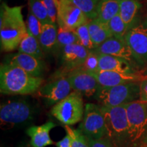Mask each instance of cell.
Here are the masks:
<instances>
[{
    "label": "cell",
    "instance_id": "obj_15",
    "mask_svg": "<svg viewBox=\"0 0 147 147\" xmlns=\"http://www.w3.org/2000/svg\"><path fill=\"white\" fill-rule=\"evenodd\" d=\"M4 63L17 66L36 77H42L46 68V65L42 59L19 52L7 57Z\"/></svg>",
    "mask_w": 147,
    "mask_h": 147
},
{
    "label": "cell",
    "instance_id": "obj_21",
    "mask_svg": "<svg viewBox=\"0 0 147 147\" xmlns=\"http://www.w3.org/2000/svg\"><path fill=\"white\" fill-rule=\"evenodd\" d=\"M57 26V24H43L41 34L39 37V42L45 53H50L55 51L58 33Z\"/></svg>",
    "mask_w": 147,
    "mask_h": 147
},
{
    "label": "cell",
    "instance_id": "obj_12",
    "mask_svg": "<svg viewBox=\"0 0 147 147\" xmlns=\"http://www.w3.org/2000/svg\"><path fill=\"white\" fill-rule=\"evenodd\" d=\"M65 74L74 91L83 96H95L100 85L91 73L78 67Z\"/></svg>",
    "mask_w": 147,
    "mask_h": 147
},
{
    "label": "cell",
    "instance_id": "obj_38",
    "mask_svg": "<svg viewBox=\"0 0 147 147\" xmlns=\"http://www.w3.org/2000/svg\"><path fill=\"white\" fill-rule=\"evenodd\" d=\"M145 146H145V147H147V138H146V142H145Z\"/></svg>",
    "mask_w": 147,
    "mask_h": 147
},
{
    "label": "cell",
    "instance_id": "obj_14",
    "mask_svg": "<svg viewBox=\"0 0 147 147\" xmlns=\"http://www.w3.org/2000/svg\"><path fill=\"white\" fill-rule=\"evenodd\" d=\"M60 52L62 63L61 71L67 73L81 67L90 51L77 43L66 46Z\"/></svg>",
    "mask_w": 147,
    "mask_h": 147
},
{
    "label": "cell",
    "instance_id": "obj_2",
    "mask_svg": "<svg viewBox=\"0 0 147 147\" xmlns=\"http://www.w3.org/2000/svg\"><path fill=\"white\" fill-rule=\"evenodd\" d=\"M44 82L42 77L32 76L16 65L3 63L0 67V91L2 94H34Z\"/></svg>",
    "mask_w": 147,
    "mask_h": 147
},
{
    "label": "cell",
    "instance_id": "obj_7",
    "mask_svg": "<svg viewBox=\"0 0 147 147\" xmlns=\"http://www.w3.org/2000/svg\"><path fill=\"white\" fill-rule=\"evenodd\" d=\"M83 95L73 91L65 98L53 106L51 115L64 125H74L82 121L84 106Z\"/></svg>",
    "mask_w": 147,
    "mask_h": 147
},
{
    "label": "cell",
    "instance_id": "obj_5",
    "mask_svg": "<svg viewBox=\"0 0 147 147\" xmlns=\"http://www.w3.org/2000/svg\"><path fill=\"white\" fill-rule=\"evenodd\" d=\"M138 82L120 84L111 87H99L95 99L104 106H119L140 100Z\"/></svg>",
    "mask_w": 147,
    "mask_h": 147
},
{
    "label": "cell",
    "instance_id": "obj_10",
    "mask_svg": "<svg viewBox=\"0 0 147 147\" xmlns=\"http://www.w3.org/2000/svg\"><path fill=\"white\" fill-rule=\"evenodd\" d=\"M79 129L87 138L100 139L106 135V130L101 106L89 103L84 106V117Z\"/></svg>",
    "mask_w": 147,
    "mask_h": 147
},
{
    "label": "cell",
    "instance_id": "obj_1",
    "mask_svg": "<svg viewBox=\"0 0 147 147\" xmlns=\"http://www.w3.org/2000/svg\"><path fill=\"white\" fill-rule=\"evenodd\" d=\"M22 9V5L9 6L5 2L1 5L0 42L1 49L5 52L18 49L27 32Z\"/></svg>",
    "mask_w": 147,
    "mask_h": 147
},
{
    "label": "cell",
    "instance_id": "obj_30",
    "mask_svg": "<svg viewBox=\"0 0 147 147\" xmlns=\"http://www.w3.org/2000/svg\"><path fill=\"white\" fill-rule=\"evenodd\" d=\"M26 26L27 32L30 33L34 37H36L37 39L39 40L43 23L36 16H34L30 11H29L28 15H27Z\"/></svg>",
    "mask_w": 147,
    "mask_h": 147
},
{
    "label": "cell",
    "instance_id": "obj_23",
    "mask_svg": "<svg viewBox=\"0 0 147 147\" xmlns=\"http://www.w3.org/2000/svg\"><path fill=\"white\" fill-rule=\"evenodd\" d=\"M119 10L120 3L119 0H100L96 7V18L108 23L119 14Z\"/></svg>",
    "mask_w": 147,
    "mask_h": 147
},
{
    "label": "cell",
    "instance_id": "obj_26",
    "mask_svg": "<svg viewBox=\"0 0 147 147\" xmlns=\"http://www.w3.org/2000/svg\"><path fill=\"white\" fill-rule=\"evenodd\" d=\"M113 36L121 40H125V36L128 28L119 14H117L108 23Z\"/></svg>",
    "mask_w": 147,
    "mask_h": 147
},
{
    "label": "cell",
    "instance_id": "obj_32",
    "mask_svg": "<svg viewBox=\"0 0 147 147\" xmlns=\"http://www.w3.org/2000/svg\"><path fill=\"white\" fill-rule=\"evenodd\" d=\"M43 1L45 3L46 8L47 9L51 23L57 24V11L59 0H43Z\"/></svg>",
    "mask_w": 147,
    "mask_h": 147
},
{
    "label": "cell",
    "instance_id": "obj_34",
    "mask_svg": "<svg viewBox=\"0 0 147 147\" xmlns=\"http://www.w3.org/2000/svg\"><path fill=\"white\" fill-rule=\"evenodd\" d=\"M140 102L147 103V78L143 79L140 82Z\"/></svg>",
    "mask_w": 147,
    "mask_h": 147
},
{
    "label": "cell",
    "instance_id": "obj_6",
    "mask_svg": "<svg viewBox=\"0 0 147 147\" xmlns=\"http://www.w3.org/2000/svg\"><path fill=\"white\" fill-rule=\"evenodd\" d=\"M131 146L145 144L147 138V103L140 101L125 105Z\"/></svg>",
    "mask_w": 147,
    "mask_h": 147
},
{
    "label": "cell",
    "instance_id": "obj_3",
    "mask_svg": "<svg viewBox=\"0 0 147 147\" xmlns=\"http://www.w3.org/2000/svg\"><path fill=\"white\" fill-rule=\"evenodd\" d=\"M106 130V136L114 147L129 146L128 121L125 105L119 106H101Z\"/></svg>",
    "mask_w": 147,
    "mask_h": 147
},
{
    "label": "cell",
    "instance_id": "obj_18",
    "mask_svg": "<svg viewBox=\"0 0 147 147\" xmlns=\"http://www.w3.org/2000/svg\"><path fill=\"white\" fill-rule=\"evenodd\" d=\"M99 55V70L114 71L122 73H138L135 66L125 59L107 55Z\"/></svg>",
    "mask_w": 147,
    "mask_h": 147
},
{
    "label": "cell",
    "instance_id": "obj_28",
    "mask_svg": "<svg viewBox=\"0 0 147 147\" xmlns=\"http://www.w3.org/2000/svg\"><path fill=\"white\" fill-rule=\"evenodd\" d=\"M81 10L89 20L97 17L96 7L100 0H69Z\"/></svg>",
    "mask_w": 147,
    "mask_h": 147
},
{
    "label": "cell",
    "instance_id": "obj_4",
    "mask_svg": "<svg viewBox=\"0 0 147 147\" xmlns=\"http://www.w3.org/2000/svg\"><path fill=\"white\" fill-rule=\"evenodd\" d=\"M35 111L30 103L23 99L9 100L0 106V123L2 129H10L28 123Z\"/></svg>",
    "mask_w": 147,
    "mask_h": 147
},
{
    "label": "cell",
    "instance_id": "obj_39",
    "mask_svg": "<svg viewBox=\"0 0 147 147\" xmlns=\"http://www.w3.org/2000/svg\"><path fill=\"white\" fill-rule=\"evenodd\" d=\"M119 1H121V0H119ZM138 1H139V0H138Z\"/></svg>",
    "mask_w": 147,
    "mask_h": 147
},
{
    "label": "cell",
    "instance_id": "obj_22",
    "mask_svg": "<svg viewBox=\"0 0 147 147\" xmlns=\"http://www.w3.org/2000/svg\"><path fill=\"white\" fill-rule=\"evenodd\" d=\"M18 51L19 53L29 55L40 59H42L45 55L40 45L39 40L28 32H27L18 46Z\"/></svg>",
    "mask_w": 147,
    "mask_h": 147
},
{
    "label": "cell",
    "instance_id": "obj_31",
    "mask_svg": "<svg viewBox=\"0 0 147 147\" xmlns=\"http://www.w3.org/2000/svg\"><path fill=\"white\" fill-rule=\"evenodd\" d=\"M99 55L94 51H90L87 59L81 66V68L89 72H94L98 71Z\"/></svg>",
    "mask_w": 147,
    "mask_h": 147
},
{
    "label": "cell",
    "instance_id": "obj_11",
    "mask_svg": "<svg viewBox=\"0 0 147 147\" xmlns=\"http://www.w3.org/2000/svg\"><path fill=\"white\" fill-rule=\"evenodd\" d=\"M89 21L87 15L69 0H59L57 17L58 27L76 29Z\"/></svg>",
    "mask_w": 147,
    "mask_h": 147
},
{
    "label": "cell",
    "instance_id": "obj_29",
    "mask_svg": "<svg viewBox=\"0 0 147 147\" xmlns=\"http://www.w3.org/2000/svg\"><path fill=\"white\" fill-rule=\"evenodd\" d=\"M76 33L78 36V44L87 49L89 51H94L97 49V47L91 40L87 23L76 29Z\"/></svg>",
    "mask_w": 147,
    "mask_h": 147
},
{
    "label": "cell",
    "instance_id": "obj_24",
    "mask_svg": "<svg viewBox=\"0 0 147 147\" xmlns=\"http://www.w3.org/2000/svg\"><path fill=\"white\" fill-rule=\"evenodd\" d=\"M78 44L76 29H70L58 27L57 40L55 51H60L63 48L73 44Z\"/></svg>",
    "mask_w": 147,
    "mask_h": 147
},
{
    "label": "cell",
    "instance_id": "obj_37",
    "mask_svg": "<svg viewBox=\"0 0 147 147\" xmlns=\"http://www.w3.org/2000/svg\"><path fill=\"white\" fill-rule=\"evenodd\" d=\"M23 147H32V146H29V145H25V146H23Z\"/></svg>",
    "mask_w": 147,
    "mask_h": 147
},
{
    "label": "cell",
    "instance_id": "obj_16",
    "mask_svg": "<svg viewBox=\"0 0 147 147\" xmlns=\"http://www.w3.org/2000/svg\"><path fill=\"white\" fill-rule=\"evenodd\" d=\"M94 52L98 55H111L125 59L133 64L135 67H137L131 51L125 41L121 40L113 36L103 42L95 49Z\"/></svg>",
    "mask_w": 147,
    "mask_h": 147
},
{
    "label": "cell",
    "instance_id": "obj_17",
    "mask_svg": "<svg viewBox=\"0 0 147 147\" xmlns=\"http://www.w3.org/2000/svg\"><path fill=\"white\" fill-rule=\"evenodd\" d=\"M56 126L57 125L52 121H49L41 125L29 127L26 133L30 137L32 147H46L54 144L50 137V131Z\"/></svg>",
    "mask_w": 147,
    "mask_h": 147
},
{
    "label": "cell",
    "instance_id": "obj_27",
    "mask_svg": "<svg viewBox=\"0 0 147 147\" xmlns=\"http://www.w3.org/2000/svg\"><path fill=\"white\" fill-rule=\"evenodd\" d=\"M64 127L70 139L71 147H89L87 138L80 129H75L69 125H64Z\"/></svg>",
    "mask_w": 147,
    "mask_h": 147
},
{
    "label": "cell",
    "instance_id": "obj_20",
    "mask_svg": "<svg viewBox=\"0 0 147 147\" xmlns=\"http://www.w3.org/2000/svg\"><path fill=\"white\" fill-rule=\"evenodd\" d=\"M87 25L92 41L97 48L113 36L108 23L102 22L97 18L90 20Z\"/></svg>",
    "mask_w": 147,
    "mask_h": 147
},
{
    "label": "cell",
    "instance_id": "obj_8",
    "mask_svg": "<svg viewBox=\"0 0 147 147\" xmlns=\"http://www.w3.org/2000/svg\"><path fill=\"white\" fill-rule=\"evenodd\" d=\"M71 90L66 74L60 70L47 82H44L36 93L43 99L47 106H53L70 94Z\"/></svg>",
    "mask_w": 147,
    "mask_h": 147
},
{
    "label": "cell",
    "instance_id": "obj_36",
    "mask_svg": "<svg viewBox=\"0 0 147 147\" xmlns=\"http://www.w3.org/2000/svg\"><path fill=\"white\" fill-rule=\"evenodd\" d=\"M140 73L142 74V75L143 76H144L145 78H147V67L142 69V71H140Z\"/></svg>",
    "mask_w": 147,
    "mask_h": 147
},
{
    "label": "cell",
    "instance_id": "obj_33",
    "mask_svg": "<svg viewBox=\"0 0 147 147\" xmlns=\"http://www.w3.org/2000/svg\"><path fill=\"white\" fill-rule=\"evenodd\" d=\"M89 147H114L113 143L108 137L100 139H92L87 138Z\"/></svg>",
    "mask_w": 147,
    "mask_h": 147
},
{
    "label": "cell",
    "instance_id": "obj_13",
    "mask_svg": "<svg viewBox=\"0 0 147 147\" xmlns=\"http://www.w3.org/2000/svg\"><path fill=\"white\" fill-rule=\"evenodd\" d=\"M90 73L96 78L100 87H111L129 82H140L143 79L146 78L140 72L128 74L114 71L99 70Z\"/></svg>",
    "mask_w": 147,
    "mask_h": 147
},
{
    "label": "cell",
    "instance_id": "obj_25",
    "mask_svg": "<svg viewBox=\"0 0 147 147\" xmlns=\"http://www.w3.org/2000/svg\"><path fill=\"white\" fill-rule=\"evenodd\" d=\"M29 11L43 24L52 23L43 0H28Z\"/></svg>",
    "mask_w": 147,
    "mask_h": 147
},
{
    "label": "cell",
    "instance_id": "obj_35",
    "mask_svg": "<svg viewBox=\"0 0 147 147\" xmlns=\"http://www.w3.org/2000/svg\"><path fill=\"white\" fill-rule=\"evenodd\" d=\"M55 145L57 147H71L70 139H69V136L66 134L65 136L59 142L55 143Z\"/></svg>",
    "mask_w": 147,
    "mask_h": 147
},
{
    "label": "cell",
    "instance_id": "obj_19",
    "mask_svg": "<svg viewBox=\"0 0 147 147\" xmlns=\"http://www.w3.org/2000/svg\"><path fill=\"white\" fill-rule=\"evenodd\" d=\"M119 15L127 27L128 30L138 23V13L142 4L138 0H121Z\"/></svg>",
    "mask_w": 147,
    "mask_h": 147
},
{
    "label": "cell",
    "instance_id": "obj_9",
    "mask_svg": "<svg viewBox=\"0 0 147 147\" xmlns=\"http://www.w3.org/2000/svg\"><path fill=\"white\" fill-rule=\"evenodd\" d=\"M125 41L129 47L137 67H147V21L138 22L126 33Z\"/></svg>",
    "mask_w": 147,
    "mask_h": 147
}]
</instances>
